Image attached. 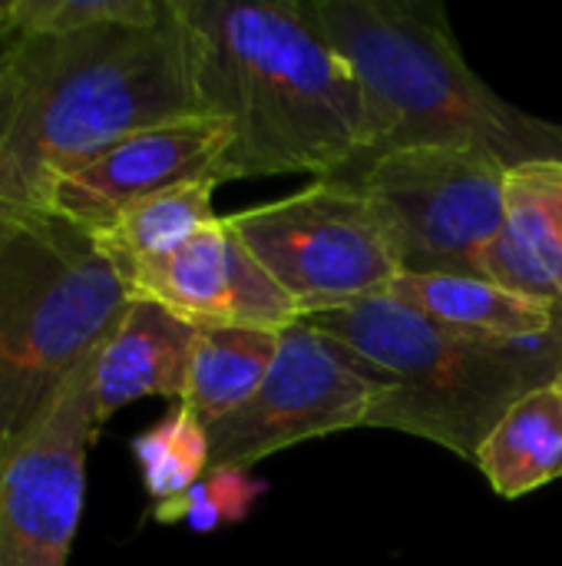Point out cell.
Instances as JSON below:
<instances>
[{"label": "cell", "mask_w": 562, "mask_h": 566, "mask_svg": "<svg viewBox=\"0 0 562 566\" xmlns=\"http://www.w3.org/2000/svg\"><path fill=\"white\" fill-rule=\"evenodd\" d=\"M192 116L205 113L176 0L142 23L26 33L0 99V209H43L99 149Z\"/></svg>", "instance_id": "obj_1"}, {"label": "cell", "mask_w": 562, "mask_h": 566, "mask_svg": "<svg viewBox=\"0 0 562 566\" xmlns=\"http://www.w3.org/2000/svg\"><path fill=\"white\" fill-rule=\"evenodd\" d=\"M205 116L229 126L232 179L331 176L368 146L361 86L298 0H176Z\"/></svg>", "instance_id": "obj_2"}, {"label": "cell", "mask_w": 562, "mask_h": 566, "mask_svg": "<svg viewBox=\"0 0 562 566\" xmlns=\"http://www.w3.org/2000/svg\"><path fill=\"white\" fill-rule=\"evenodd\" d=\"M351 66L368 146L358 169L407 146H484L507 166L562 159V126L494 93L464 60L437 0H298Z\"/></svg>", "instance_id": "obj_3"}, {"label": "cell", "mask_w": 562, "mask_h": 566, "mask_svg": "<svg viewBox=\"0 0 562 566\" xmlns=\"http://www.w3.org/2000/svg\"><path fill=\"white\" fill-rule=\"evenodd\" d=\"M301 322L384 385L364 428L414 434L464 461L477 458L520 398L553 385L562 361V328L533 342H484L441 328L394 295H371Z\"/></svg>", "instance_id": "obj_4"}, {"label": "cell", "mask_w": 562, "mask_h": 566, "mask_svg": "<svg viewBox=\"0 0 562 566\" xmlns=\"http://www.w3.org/2000/svg\"><path fill=\"white\" fill-rule=\"evenodd\" d=\"M132 302L89 229L0 209V464L93 361Z\"/></svg>", "instance_id": "obj_5"}, {"label": "cell", "mask_w": 562, "mask_h": 566, "mask_svg": "<svg viewBox=\"0 0 562 566\" xmlns=\"http://www.w3.org/2000/svg\"><path fill=\"white\" fill-rule=\"evenodd\" d=\"M507 172L484 146H407L321 179L368 199L401 272L480 275L507 216Z\"/></svg>", "instance_id": "obj_6"}, {"label": "cell", "mask_w": 562, "mask_h": 566, "mask_svg": "<svg viewBox=\"0 0 562 566\" xmlns=\"http://www.w3.org/2000/svg\"><path fill=\"white\" fill-rule=\"evenodd\" d=\"M222 219L301 318L388 295L401 275L368 199L335 179Z\"/></svg>", "instance_id": "obj_7"}, {"label": "cell", "mask_w": 562, "mask_h": 566, "mask_svg": "<svg viewBox=\"0 0 562 566\" xmlns=\"http://www.w3.org/2000/svg\"><path fill=\"white\" fill-rule=\"evenodd\" d=\"M384 385L338 342L298 322L278 335V355L258 391L209 428L212 468H252L291 444L364 428Z\"/></svg>", "instance_id": "obj_8"}, {"label": "cell", "mask_w": 562, "mask_h": 566, "mask_svg": "<svg viewBox=\"0 0 562 566\" xmlns=\"http://www.w3.org/2000/svg\"><path fill=\"white\" fill-rule=\"evenodd\" d=\"M89 381L93 361L0 464V566L70 564L86 494V454L99 434Z\"/></svg>", "instance_id": "obj_9"}, {"label": "cell", "mask_w": 562, "mask_h": 566, "mask_svg": "<svg viewBox=\"0 0 562 566\" xmlns=\"http://www.w3.org/2000/svg\"><path fill=\"white\" fill-rule=\"evenodd\" d=\"M229 149V126L215 116H192L152 129H139L86 163L63 172L43 212H53L79 229L99 232L123 209L189 182L222 186V159Z\"/></svg>", "instance_id": "obj_10"}, {"label": "cell", "mask_w": 562, "mask_h": 566, "mask_svg": "<svg viewBox=\"0 0 562 566\" xmlns=\"http://www.w3.org/2000/svg\"><path fill=\"white\" fill-rule=\"evenodd\" d=\"M480 275L562 315V159L510 166L507 216Z\"/></svg>", "instance_id": "obj_11"}, {"label": "cell", "mask_w": 562, "mask_h": 566, "mask_svg": "<svg viewBox=\"0 0 562 566\" xmlns=\"http://www.w3.org/2000/svg\"><path fill=\"white\" fill-rule=\"evenodd\" d=\"M199 328L169 308L132 298L93 358V411L103 428L116 411L139 398H185Z\"/></svg>", "instance_id": "obj_12"}, {"label": "cell", "mask_w": 562, "mask_h": 566, "mask_svg": "<svg viewBox=\"0 0 562 566\" xmlns=\"http://www.w3.org/2000/svg\"><path fill=\"white\" fill-rule=\"evenodd\" d=\"M397 302L447 332L484 342H533L562 328V315L543 302L517 295L484 275H411L388 289Z\"/></svg>", "instance_id": "obj_13"}, {"label": "cell", "mask_w": 562, "mask_h": 566, "mask_svg": "<svg viewBox=\"0 0 562 566\" xmlns=\"http://www.w3.org/2000/svg\"><path fill=\"white\" fill-rule=\"evenodd\" d=\"M235 269L238 235L219 219L172 255L132 269L126 282L132 298H149L195 328H219L235 318Z\"/></svg>", "instance_id": "obj_14"}, {"label": "cell", "mask_w": 562, "mask_h": 566, "mask_svg": "<svg viewBox=\"0 0 562 566\" xmlns=\"http://www.w3.org/2000/svg\"><path fill=\"white\" fill-rule=\"evenodd\" d=\"M474 464L500 497H523L562 478V391L543 385L520 398L487 434Z\"/></svg>", "instance_id": "obj_15"}, {"label": "cell", "mask_w": 562, "mask_h": 566, "mask_svg": "<svg viewBox=\"0 0 562 566\" xmlns=\"http://www.w3.org/2000/svg\"><path fill=\"white\" fill-rule=\"evenodd\" d=\"M278 355V335L262 328H199L189 381H185V405L199 424L209 431L212 424L235 415L265 381L272 361Z\"/></svg>", "instance_id": "obj_16"}, {"label": "cell", "mask_w": 562, "mask_h": 566, "mask_svg": "<svg viewBox=\"0 0 562 566\" xmlns=\"http://www.w3.org/2000/svg\"><path fill=\"white\" fill-rule=\"evenodd\" d=\"M215 182H189L169 192L149 196L129 209H123L106 229L93 232L109 259L129 275L139 265L172 255L185 242H192L202 229L219 222L212 209Z\"/></svg>", "instance_id": "obj_17"}, {"label": "cell", "mask_w": 562, "mask_h": 566, "mask_svg": "<svg viewBox=\"0 0 562 566\" xmlns=\"http://www.w3.org/2000/svg\"><path fill=\"white\" fill-rule=\"evenodd\" d=\"M132 458L139 464L152 507L172 504L209 474V431L185 405H176L159 424H152L132 441Z\"/></svg>", "instance_id": "obj_18"}, {"label": "cell", "mask_w": 562, "mask_h": 566, "mask_svg": "<svg viewBox=\"0 0 562 566\" xmlns=\"http://www.w3.org/2000/svg\"><path fill=\"white\" fill-rule=\"evenodd\" d=\"M265 484L248 474V468H209V474L179 501L152 507L159 524H185L195 534H209L229 524H242Z\"/></svg>", "instance_id": "obj_19"}, {"label": "cell", "mask_w": 562, "mask_h": 566, "mask_svg": "<svg viewBox=\"0 0 562 566\" xmlns=\"http://www.w3.org/2000/svg\"><path fill=\"white\" fill-rule=\"evenodd\" d=\"M166 0H17L26 33H79L106 23H142L159 17Z\"/></svg>", "instance_id": "obj_20"}, {"label": "cell", "mask_w": 562, "mask_h": 566, "mask_svg": "<svg viewBox=\"0 0 562 566\" xmlns=\"http://www.w3.org/2000/svg\"><path fill=\"white\" fill-rule=\"evenodd\" d=\"M23 40H26V30H23V23L17 20V10H13V17L0 23V99H3V93H7L10 70H13L17 50L23 46Z\"/></svg>", "instance_id": "obj_21"}, {"label": "cell", "mask_w": 562, "mask_h": 566, "mask_svg": "<svg viewBox=\"0 0 562 566\" xmlns=\"http://www.w3.org/2000/svg\"><path fill=\"white\" fill-rule=\"evenodd\" d=\"M13 10H17V0H0V23H3V20H10V17H13Z\"/></svg>", "instance_id": "obj_22"}, {"label": "cell", "mask_w": 562, "mask_h": 566, "mask_svg": "<svg viewBox=\"0 0 562 566\" xmlns=\"http://www.w3.org/2000/svg\"><path fill=\"white\" fill-rule=\"evenodd\" d=\"M553 385H556V388L562 391V361H560V371H556V378H553Z\"/></svg>", "instance_id": "obj_23"}]
</instances>
